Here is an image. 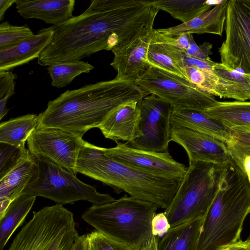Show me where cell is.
<instances>
[{
  "label": "cell",
  "mask_w": 250,
  "mask_h": 250,
  "mask_svg": "<svg viewBox=\"0 0 250 250\" xmlns=\"http://www.w3.org/2000/svg\"><path fill=\"white\" fill-rule=\"evenodd\" d=\"M139 108V135L132 142H127L128 146L143 150L168 152L172 106L157 96L150 94L143 98Z\"/></svg>",
  "instance_id": "11"
},
{
  "label": "cell",
  "mask_w": 250,
  "mask_h": 250,
  "mask_svg": "<svg viewBox=\"0 0 250 250\" xmlns=\"http://www.w3.org/2000/svg\"><path fill=\"white\" fill-rule=\"evenodd\" d=\"M15 83L9 88L3 97L0 99V120H1L8 113L9 109L6 108V104L8 99L15 93Z\"/></svg>",
  "instance_id": "39"
},
{
  "label": "cell",
  "mask_w": 250,
  "mask_h": 250,
  "mask_svg": "<svg viewBox=\"0 0 250 250\" xmlns=\"http://www.w3.org/2000/svg\"><path fill=\"white\" fill-rule=\"evenodd\" d=\"M16 78L17 75L11 71H0V99L6 94Z\"/></svg>",
  "instance_id": "38"
},
{
  "label": "cell",
  "mask_w": 250,
  "mask_h": 250,
  "mask_svg": "<svg viewBox=\"0 0 250 250\" xmlns=\"http://www.w3.org/2000/svg\"></svg>",
  "instance_id": "46"
},
{
  "label": "cell",
  "mask_w": 250,
  "mask_h": 250,
  "mask_svg": "<svg viewBox=\"0 0 250 250\" xmlns=\"http://www.w3.org/2000/svg\"><path fill=\"white\" fill-rule=\"evenodd\" d=\"M72 250H88L86 234L78 236L73 245Z\"/></svg>",
  "instance_id": "42"
},
{
  "label": "cell",
  "mask_w": 250,
  "mask_h": 250,
  "mask_svg": "<svg viewBox=\"0 0 250 250\" xmlns=\"http://www.w3.org/2000/svg\"><path fill=\"white\" fill-rule=\"evenodd\" d=\"M170 226L164 212L156 213L151 221L152 235L160 238L170 229Z\"/></svg>",
  "instance_id": "36"
},
{
  "label": "cell",
  "mask_w": 250,
  "mask_h": 250,
  "mask_svg": "<svg viewBox=\"0 0 250 250\" xmlns=\"http://www.w3.org/2000/svg\"><path fill=\"white\" fill-rule=\"evenodd\" d=\"M17 0H0V21L2 20L6 11Z\"/></svg>",
  "instance_id": "43"
},
{
  "label": "cell",
  "mask_w": 250,
  "mask_h": 250,
  "mask_svg": "<svg viewBox=\"0 0 250 250\" xmlns=\"http://www.w3.org/2000/svg\"><path fill=\"white\" fill-rule=\"evenodd\" d=\"M154 5L183 23L188 22L209 10L212 3L204 0H158Z\"/></svg>",
  "instance_id": "27"
},
{
  "label": "cell",
  "mask_w": 250,
  "mask_h": 250,
  "mask_svg": "<svg viewBox=\"0 0 250 250\" xmlns=\"http://www.w3.org/2000/svg\"><path fill=\"white\" fill-rule=\"evenodd\" d=\"M247 239L250 240V235H249V237H248Z\"/></svg>",
  "instance_id": "45"
},
{
  "label": "cell",
  "mask_w": 250,
  "mask_h": 250,
  "mask_svg": "<svg viewBox=\"0 0 250 250\" xmlns=\"http://www.w3.org/2000/svg\"><path fill=\"white\" fill-rule=\"evenodd\" d=\"M150 65L135 83L148 94L157 96L173 108L204 110L217 103L214 96L199 89L186 78Z\"/></svg>",
  "instance_id": "9"
},
{
  "label": "cell",
  "mask_w": 250,
  "mask_h": 250,
  "mask_svg": "<svg viewBox=\"0 0 250 250\" xmlns=\"http://www.w3.org/2000/svg\"><path fill=\"white\" fill-rule=\"evenodd\" d=\"M36 198L21 194L12 201L0 216V250H3L13 232L23 223Z\"/></svg>",
  "instance_id": "24"
},
{
  "label": "cell",
  "mask_w": 250,
  "mask_h": 250,
  "mask_svg": "<svg viewBox=\"0 0 250 250\" xmlns=\"http://www.w3.org/2000/svg\"><path fill=\"white\" fill-rule=\"evenodd\" d=\"M159 10L144 0H92L82 14L51 26L52 40L38 58L42 66L112 51L151 25Z\"/></svg>",
  "instance_id": "1"
},
{
  "label": "cell",
  "mask_w": 250,
  "mask_h": 250,
  "mask_svg": "<svg viewBox=\"0 0 250 250\" xmlns=\"http://www.w3.org/2000/svg\"><path fill=\"white\" fill-rule=\"evenodd\" d=\"M182 70L186 78L203 91L217 96L219 79L214 71H207L195 67L184 66Z\"/></svg>",
  "instance_id": "31"
},
{
  "label": "cell",
  "mask_w": 250,
  "mask_h": 250,
  "mask_svg": "<svg viewBox=\"0 0 250 250\" xmlns=\"http://www.w3.org/2000/svg\"><path fill=\"white\" fill-rule=\"evenodd\" d=\"M172 127H185L216 138L226 144L231 139L228 128L208 115L204 110L172 108L170 117Z\"/></svg>",
  "instance_id": "20"
},
{
  "label": "cell",
  "mask_w": 250,
  "mask_h": 250,
  "mask_svg": "<svg viewBox=\"0 0 250 250\" xmlns=\"http://www.w3.org/2000/svg\"><path fill=\"white\" fill-rule=\"evenodd\" d=\"M39 116L29 114L11 119L0 124V142L19 147H25V143L37 127Z\"/></svg>",
  "instance_id": "26"
},
{
  "label": "cell",
  "mask_w": 250,
  "mask_h": 250,
  "mask_svg": "<svg viewBox=\"0 0 250 250\" xmlns=\"http://www.w3.org/2000/svg\"><path fill=\"white\" fill-rule=\"evenodd\" d=\"M224 29L221 63L250 75V0L228 1Z\"/></svg>",
  "instance_id": "10"
},
{
  "label": "cell",
  "mask_w": 250,
  "mask_h": 250,
  "mask_svg": "<svg viewBox=\"0 0 250 250\" xmlns=\"http://www.w3.org/2000/svg\"><path fill=\"white\" fill-rule=\"evenodd\" d=\"M158 237L152 235L135 250H157Z\"/></svg>",
  "instance_id": "41"
},
{
  "label": "cell",
  "mask_w": 250,
  "mask_h": 250,
  "mask_svg": "<svg viewBox=\"0 0 250 250\" xmlns=\"http://www.w3.org/2000/svg\"><path fill=\"white\" fill-rule=\"evenodd\" d=\"M171 141L184 148L189 162H202L224 166L231 160L224 142L199 132L172 126Z\"/></svg>",
  "instance_id": "15"
},
{
  "label": "cell",
  "mask_w": 250,
  "mask_h": 250,
  "mask_svg": "<svg viewBox=\"0 0 250 250\" xmlns=\"http://www.w3.org/2000/svg\"><path fill=\"white\" fill-rule=\"evenodd\" d=\"M250 213V183L231 160L223 167L215 198L204 216L195 250H219L240 240Z\"/></svg>",
  "instance_id": "4"
},
{
  "label": "cell",
  "mask_w": 250,
  "mask_h": 250,
  "mask_svg": "<svg viewBox=\"0 0 250 250\" xmlns=\"http://www.w3.org/2000/svg\"><path fill=\"white\" fill-rule=\"evenodd\" d=\"M94 66L87 62L80 60L55 62L47 68L52 79L51 85L61 88L70 83L75 77L84 73H88Z\"/></svg>",
  "instance_id": "28"
},
{
  "label": "cell",
  "mask_w": 250,
  "mask_h": 250,
  "mask_svg": "<svg viewBox=\"0 0 250 250\" xmlns=\"http://www.w3.org/2000/svg\"><path fill=\"white\" fill-rule=\"evenodd\" d=\"M38 172L35 157L30 153L28 158L0 179V201L10 204L21 194Z\"/></svg>",
  "instance_id": "22"
},
{
  "label": "cell",
  "mask_w": 250,
  "mask_h": 250,
  "mask_svg": "<svg viewBox=\"0 0 250 250\" xmlns=\"http://www.w3.org/2000/svg\"><path fill=\"white\" fill-rule=\"evenodd\" d=\"M83 135L54 127H37L28 137V150L34 156L44 157L74 175L84 141Z\"/></svg>",
  "instance_id": "12"
},
{
  "label": "cell",
  "mask_w": 250,
  "mask_h": 250,
  "mask_svg": "<svg viewBox=\"0 0 250 250\" xmlns=\"http://www.w3.org/2000/svg\"><path fill=\"white\" fill-rule=\"evenodd\" d=\"M228 1H220L212 9L188 22L157 30L160 34L169 37L193 33H210L221 36L226 21Z\"/></svg>",
  "instance_id": "19"
},
{
  "label": "cell",
  "mask_w": 250,
  "mask_h": 250,
  "mask_svg": "<svg viewBox=\"0 0 250 250\" xmlns=\"http://www.w3.org/2000/svg\"><path fill=\"white\" fill-rule=\"evenodd\" d=\"M243 168L250 181V156H247L245 158L243 163Z\"/></svg>",
  "instance_id": "44"
},
{
  "label": "cell",
  "mask_w": 250,
  "mask_h": 250,
  "mask_svg": "<svg viewBox=\"0 0 250 250\" xmlns=\"http://www.w3.org/2000/svg\"><path fill=\"white\" fill-rule=\"evenodd\" d=\"M34 156L38 172L21 194L43 197L62 205L81 200L102 205L116 200L109 194L99 192L94 187L81 181L75 175L48 159Z\"/></svg>",
  "instance_id": "8"
},
{
  "label": "cell",
  "mask_w": 250,
  "mask_h": 250,
  "mask_svg": "<svg viewBox=\"0 0 250 250\" xmlns=\"http://www.w3.org/2000/svg\"><path fill=\"white\" fill-rule=\"evenodd\" d=\"M188 37L189 46L188 49L185 51L189 56L205 60L211 59L209 55L212 54L211 51L212 47V44L205 42L201 45H198L196 43L192 34H188Z\"/></svg>",
  "instance_id": "35"
},
{
  "label": "cell",
  "mask_w": 250,
  "mask_h": 250,
  "mask_svg": "<svg viewBox=\"0 0 250 250\" xmlns=\"http://www.w3.org/2000/svg\"><path fill=\"white\" fill-rule=\"evenodd\" d=\"M205 112L229 128L250 126V102H219Z\"/></svg>",
  "instance_id": "25"
},
{
  "label": "cell",
  "mask_w": 250,
  "mask_h": 250,
  "mask_svg": "<svg viewBox=\"0 0 250 250\" xmlns=\"http://www.w3.org/2000/svg\"><path fill=\"white\" fill-rule=\"evenodd\" d=\"M75 4V0H17L16 7L25 19H39L56 25L74 17Z\"/></svg>",
  "instance_id": "18"
},
{
  "label": "cell",
  "mask_w": 250,
  "mask_h": 250,
  "mask_svg": "<svg viewBox=\"0 0 250 250\" xmlns=\"http://www.w3.org/2000/svg\"><path fill=\"white\" fill-rule=\"evenodd\" d=\"M140 103L128 102L114 109L99 127L104 137L116 143H130L137 138L140 133Z\"/></svg>",
  "instance_id": "16"
},
{
  "label": "cell",
  "mask_w": 250,
  "mask_h": 250,
  "mask_svg": "<svg viewBox=\"0 0 250 250\" xmlns=\"http://www.w3.org/2000/svg\"><path fill=\"white\" fill-rule=\"evenodd\" d=\"M54 31L51 26L13 46L0 49V71H10L38 58L51 43Z\"/></svg>",
  "instance_id": "17"
},
{
  "label": "cell",
  "mask_w": 250,
  "mask_h": 250,
  "mask_svg": "<svg viewBox=\"0 0 250 250\" xmlns=\"http://www.w3.org/2000/svg\"><path fill=\"white\" fill-rule=\"evenodd\" d=\"M112 148H104L109 158L128 166L171 178L183 179L188 167L175 161L168 152L140 150L129 146L127 143L117 142Z\"/></svg>",
  "instance_id": "13"
},
{
  "label": "cell",
  "mask_w": 250,
  "mask_h": 250,
  "mask_svg": "<svg viewBox=\"0 0 250 250\" xmlns=\"http://www.w3.org/2000/svg\"><path fill=\"white\" fill-rule=\"evenodd\" d=\"M34 35L27 25L15 26L4 21L0 24V49L13 46Z\"/></svg>",
  "instance_id": "33"
},
{
  "label": "cell",
  "mask_w": 250,
  "mask_h": 250,
  "mask_svg": "<svg viewBox=\"0 0 250 250\" xmlns=\"http://www.w3.org/2000/svg\"><path fill=\"white\" fill-rule=\"evenodd\" d=\"M214 70L219 82L217 96L240 102L250 100V75L229 69L221 63L216 62Z\"/></svg>",
  "instance_id": "21"
},
{
  "label": "cell",
  "mask_w": 250,
  "mask_h": 250,
  "mask_svg": "<svg viewBox=\"0 0 250 250\" xmlns=\"http://www.w3.org/2000/svg\"><path fill=\"white\" fill-rule=\"evenodd\" d=\"M224 166L189 162L186 173L164 211L170 228L205 216L216 195Z\"/></svg>",
  "instance_id": "6"
},
{
  "label": "cell",
  "mask_w": 250,
  "mask_h": 250,
  "mask_svg": "<svg viewBox=\"0 0 250 250\" xmlns=\"http://www.w3.org/2000/svg\"><path fill=\"white\" fill-rule=\"evenodd\" d=\"M231 139L226 144L232 162L243 168L245 158L250 156V126H239L229 128Z\"/></svg>",
  "instance_id": "30"
},
{
  "label": "cell",
  "mask_w": 250,
  "mask_h": 250,
  "mask_svg": "<svg viewBox=\"0 0 250 250\" xmlns=\"http://www.w3.org/2000/svg\"><path fill=\"white\" fill-rule=\"evenodd\" d=\"M159 34L165 42L179 49L186 51L189 46L188 34H184L175 37H169Z\"/></svg>",
  "instance_id": "37"
},
{
  "label": "cell",
  "mask_w": 250,
  "mask_h": 250,
  "mask_svg": "<svg viewBox=\"0 0 250 250\" xmlns=\"http://www.w3.org/2000/svg\"><path fill=\"white\" fill-rule=\"evenodd\" d=\"M77 172L102 182L118 194L156 205L165 210L171 202L183 179L144 171L106 156L104 147L85 141L78 157Z\"/></svg>",
  "instance_id": "3"
},
{
  "label": "cell",
  "mask_w": 250,
  "mask_h": 250,
  "mask_svg": "<svg viewBox=\"0 0 250 250\" xmlns=\"http://www.w3.org/2000/svg\"><path fill=\"white\" fill-rule=\"evenodd\" d=\"M147 59L150 65L186 78L183 71L167 50L157 29L148 47Z\"/></svg>",
  "instance_id": "29"
},
{
  "label": "cell",
  "mask_w": 250,
  "mask_h": 250,
  "mask_svg": "<svg viewBox=\"0 0 250 250\" xmlns=\"http://www.w3.org/2000/svg\"><path fill=\"white\" fill-rule=\"evenodd\" d=\"M79 236L73 213L57 204L33 212L8 250H72Z\"/></svg>",
  "instance_id": "7"
},
{
  "label": "cell",
  "mask_w": 250,
  "mask_h": 250,
  "mask_svg": "<svg viewBox=\"0 0 250 250\" xmlns=\"http://www.w3.org/2000/svg\"><path fill=\"white\" fill-rule=\"evenodd\" d=\"M204 216L171 228L158 238L157 250H195Z\"/></svg>",
  "instance_id": "23"
},
{
  "label": "cell",
  "mask_w": 250,
  "mask_h": 250,
  "mask_svg": "<svg viewBox=\"0 0 250 250\" xmlns=\"http://www.w3.org/2000/svg\"><path fill=\"white\" fill-rule=\"evenodd\" d=\"M28 149L0 142V179L30 156Z\"/></svg>",
  "instance_id": "32"
},
{
  "label": "cell",
  "mask_w": 250,
  "mask_h": 250,
  "mask_svg": "<svg viewBox=\"0 0 250 250\" xmlns=\"http://www.w3.org/2000/svg\"><path fill=\"white\" fill-rule=\"evenodd\" d=\"M88 250H135L131 246L95 230L86 234Z\"/></svg>",
  "instance_id": "34"
},
{
  "label": "cell",
  "mask_w": 250,
  "mask_h": 250,
  "mask_svg": "<svg viewBox=\"0 0 250 250\" xmlns=\"http://www.w3.org/2000/svg\"><path fill=\"white\" fill-rule=\"evenodd\" d=\"M155 30L153 25L148 26L111 51L114 57L110 65L117 72L116 79L135 82L148 70V49Z\"/></svg>",
  "instance_id": "14"
},
{
  "label": "cell",
  "mask_w": 250,
  "mask_h": 250,
  "mask_svg": "<svg viewBox=\"0 0 250 250\" xmlns=\"http://www.w3.org/2000/svg\"><path fill=\"white\" fill-rule=\"evenodd\" d=\"M158 206L125 195L102 205H92L82 219L96 230L136 249L152 235L151 221Z\"/></svg>",
  "instance_id": "5"
},
{
  "label": "cell",
  "mask_w": 250,
  "mask_h": 250,
  "mask_svg": "<svg viewBox=\"0 0 250 250\" xmlns=\"http://www.w3.org/2000/svg\"><path fill=\"white\" fill-rule=\"evenodd\" d=\"M219 250H250V240H239L235 243L226 246Z\"/></svg>",
  "instance_id": "40"
},
{
  "label": "cell",
  "mask_w": 250,
  "mask_h": 250,
  "mask_svg": "<svg viewBox=\"0 0 250 250\" xmlns=\"http://www.w3.org/2000/svg\"><path fill=\"white\" fill-rule=\"evenodd\" d=\"M148 93L135 82L117 79L67 90L48 103L41 113L37 127H54L83 135L98 127L116 107L141 102Z\"/></svg>",
  "instance_id": "2"
}]
</instances>
